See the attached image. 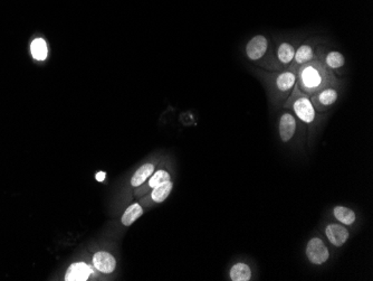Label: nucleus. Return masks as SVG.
<instances>
[{
	"label": "nucleus",
	"instance_id": "nucleus-16",
	"mask_svg": "<svg viewBox=\"0 0 373 281\" xmlns=\"http://www.w3.org/2000/svg\"><path fill=\"white\" fill-rule=\"evenodd\" d=\"M156 171V166L152 163H146L142 165L138 171L134 173L131 179V185L134 187H140L150 179L152 174Z\"/></svg>",
	"mask_w": 373,
	"mask_h": 281
},
{
	"label": "nucleus",
	"instance_id": "nucleus-9",
	"mask_svg": "<svg viewBox=\"0 0 373 281\" xmlns=\"http://www.w3.org/2000/svg\"><path fill=\"white\" fill-rule=\"evenodd\" d=\"M300 43L298 38H292V40L284 38L275 45V58H276L277 64L281 70L290 68L294 60L295 51Z\"/></svg>",
	"mask_w": 373,
	"mask_h": 281
},
{
	"label": "nucleus",
	"instance_id": "nucleus-8",
	"mask_svg": "<svg viewBox=\"0 0 373 281\" xmlns=\"http://www.w3.org/2000/svg\"><path fill=\"white\" fill-rule=\"evenodd\" d=\"M306 255L312 265H322L329 261L331 253L321 238L314 237L306 243Z\"/></svg>",
	"mask_w": 373,
	"mask_h": 281
},
{
	"label": "nucleus",
	"instance_id": "nucleus-1",
	"mask_svg": "<svg viewBox=\"0 0 373 281\" xmlns=\"http://www.w3.org/2000/svg\"><path fill=\"white\" fill-rule=\"evenodd\" d=\"M256 75L266 90L271 105L282 108L296 85V72L290 68L279 71H265L259 68Z\"/></svg>",
	"mask_w": 373,
	"mask_h": 281
},
{
	"label": "nucleus",
	"instance_id": "nucleus-11",
	"mask_svg": "<svg viewBox=\"0 0 373 281\" xmlns=\"http://www.w3.org/2000/svg\"><path fill=\"white\" fill-rule=\"evenodd\" d=\"M325 237L333 247L341 248L350 239V231L341 223H330L325 226Z\"/></svg>",
	"mask_w": 373,
	"mask_h": 281
},
{
	"label": "nucleus",
	"instance_id": "nucleus-2",
	"mask_svg": "<svg viewBox=\"0 0 373 281\" xmlns=\"http://www.w3.org/2000/svg\"><path fill=\"white\" fill-rule=\"evenodd\" d=\"M296 85L308 97L332 85H341V80L320 60H310L296 72Z\"/></svg>",
	"mask_w": 373,
	"mask_h": 281
},
{
	"label": "nucleus",
	"instance_id": "nucleus-4",
	"mask_svg": "<svg viewBox=\"0 0 373 281\" xmlns=\"http://www.w3.org/2000/svg\"><path fill=\"white\" fill-rule=\"evenodd\" d=\"M245 56L254 65L265 71H279L274 46L265 35H255L245 46Z\"/></svg>",
	"mask_w": 373,
	"mask_h": 281
},
{
	"label": "nucleus",
	"instance_id": "nucleus-7",
	"mask_svg": "<svg viewBox=\"0 0 373 281\" xmlns=\"http://www.w3.org/2000/svg\"><path fill=\"white\" fill-rule=\"evenodd\" d=\"M340 95H341V85H332L310 95V100L318 112L325 113L337 102Z\"/></svg>",
	"mask_w": 373,
	"mask_h": 281
},
{
	"label": "nucleus",
	"instance_id": "nucleus-14",
	"mask_svg": "<svg viewBox=\"0 0 373 281\" xmlns=\"http://www.w3.org/2000/svg\"><path fill=\"white\" fill-rule=\"evenodd\" d=\"M253 278V271L248 263L239 261L232 265L229 270V279L232 281H249Z\"/></svg>",
	"mask_w": 373,
	"mask_h": 281
},
{
	"label": "nucleus",
	"instance_id": "nucleus-10",
	"mask_svg": "<svg viewBox=\"0 0 373 281\" xmlns=\"http://www.w3.org/2000/svg\"><path fill=\"white\" fill-rule=\"evenodd\" d=\"M318 60H321L322 63L335 75L343 71V68L347 65V60L341 52L335 50H326L325 46L322 48Z\"/></svg>",
	"mask_w": 373,
	"mask_h": 281
},
{
	"label": "nucleus",
	"instance_id": "nucleus-18",
	"mask_svg": "<svg viewBox=\"0 0 373 281\" xmlns=\"http://www.w3.org/2000/svg\"><path fill=\"white\" fill-rule=\"evenodd\" d=\"M142 214H144V208H142L141 205L138 204V203H134V204L129 206L126 212H124V214H123V226H130L131 224H134L140 216H142Z\"/></svg>",
	"mask_w": 373,
	"mask_h": 281
},
{
	"label": "nucleus",
	"instance_id": "nucleus-5",
	"mask_svg": "<svg viewBox=\"0 0 373 281\" xmlns=\"http://www.w3.org/2000/svg\"><path fill=\"white\" fill-rule=\"evenodd\" d=\"M282 111L279 117V134L283 144L288 145L298 137L308 134L306 126L291 112L288 109L281 108Z\"/></svg>",
	"mask_w": 373,
	"mask_h": 281
},
{
	"label": "nucleus",
	"instance_id": "nucleus-12",
	"mask_svg": "<svg viewBox=\"0 0 373 281\" xmlns=\"http://www.w3.org/2000/svg\"><path fill=\"white\" fill-rule=\"evenodd\" d=\"M93 263H94L95 268L103 273H112L117 267L114 257L105 251L95 253L93 257Z\"/></svg>",
	"mask_w": 373,
	"mask_h": 281
},
{
	"label": "nucleus",
	"instance_id": "nucleus-21",
	"mask_svg": "<svg viewBox=\"0 0 373 281\" xmlns=\"http://www.w3.org/2000/svg\"><path fill=\"white\" fill-rule=\"evenodd\" d=\"M105 176H107V175H105L104 171H99L95 177H97V181H104Z\"/></svg>",
	"mask_w": 373,
	"mask_h": 281
},
{
	"label": "nucleus",
	"instance_id": "nucleus-20",
	"mask_svg": "<svg viewBox=\"0 0 373 281\" xmlns=\"http://www.w3.org/2000/svg\"><path fill=\"white\" fill-rule=\"evenodd\" d=\"M169 181H171L170 174L168 173L167 171H165V169H160V171H154L151 176H150V179L146 181V183H148V187H149V189H154V187H157L158 185Z\"/></svg>",
	"mask_w": 373,
	"mask_h": 281
},
{
	"label": "nucleus",
	"instance_id": "nucleus-13",
	"mask_svg": "<svg viewBox=\"0 0 373 281\" xmlns=\"http://www.w3.org/2000/svg\"><path fill=\"white\" fill-rule=\"evenodd\" d=\"M92 269L84 263H77L72 265L66 272V281H85L91 276Z\"/></svg>",
	"mask_w": 373,
	"mask_h": 281
},
{
	"label": "nucleus",
	"instance_id": "nucleus-6",
	"mask_svg": "<svg viewBox=\"0 0 373 281\" xmlns=\"http://www.w3.org/2000/svg\"><path fill=\"white\" fill-rule=\"evenodd\" d=\"M324 48L322 37H310L308 40L300 43L298 48L295 51L294 60L291 64L290 68L293 71L298 72V68L310 60H318L320 53Z\"/></svg>",
	"mask_w": 373,
	"mask_h": 281
},
{
	"label": "nucleus",
	"instance_id": "nucleus-15",
	"mask_svg": "<svg viewBox=\"0 0 373 281\" xmlns=\"http://www.w3.org/2000/svg\"><path fill=\"white\" fill-rule=\"evenodd\" d=\"M333 216L339 223L343 226H351L357 221V214L355 211L343 205H337L333 208Z\"/></svg>",
	"mask_w": 373,
	"mask_h": 281
},
{
	"label": "nucleus",
	"instance_id": "nucleus-3",
	"mask_svg": "<svg viewBox=\"0 0 373 281\" xmlns=\"http://www.w3.org/2000/svg\"><path fill=\"white\" fill-rule=\"evenodd\" d=\"M283 108L288 109L298 120L306 126L308 138L315 134L316 129L321 126L324 120L323 113L318 112L310 102V97L303 93L295 85L290 97L285 101Z\"/></svg>",
	"mask_w": 373,
	"mask_h": 281
},
{
	"label": "nucleus",
	"instance_id": "nucleus-19",
	"mask_svg": "<svg viewBox=\"0 0 373 281\" xmlns=\"http://www.w3.org/2000/svg\"><path fill=\"white\" fill-rule=\"evenodd\" d=\"M33 58L37 60H44L48 58V45L43 38H36L31 45Z\"/></svg>",
	"mask_w": 373,
	"mask_h": 281
},
{
	"label": "nucleus",
	"instance_id": "nucleus-17",
	"mask_svg": "<svg viewBox=\"0 0 373 281\" xmlns=\"http://www.w3.org/2000/svg\"><path fill=\"white\" fill-rule=\"evenodd\" d=\"M173 181H166L162 184L158 185L157 187L152 189L151 194H150V200L153 203H162L167 200L170 193L173 191Z\"/></svg>",
	"mask_w": 373,
	"mask_h": 281
}]
</instances>
